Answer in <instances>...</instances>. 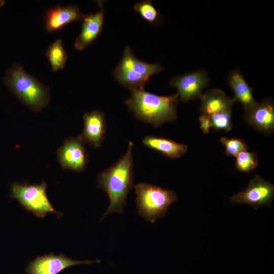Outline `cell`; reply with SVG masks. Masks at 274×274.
I'll return each instance as SVG.
<instances>
[{"mask_svg":"<svg viewBox=\"0 0 274 274\" xmlns=\"http://www.w3.org/2000/svg\"><path fill=\"white\" fill-rule=\"evenodd\" d=\"M200 127L202 132L207 134L209 132L210 129L212 127L211 117L210 116L202 114L199 117Z\"/></svg>","mask_w":274,"mask_h":274,"instance_id":"cb8c5ba5","label":"cell"},{"mask_svg":"<svg viewBox=\"0 0 274 274\" xmlns=\"http://www.w3.org/2000/svg\"><path fill=\"white\" fill-rule=\"evenodd\" d=\"M227 82L234 93V100L240 102L245 110L256 102L252 88L249 86L238 69H234L230 72Z\"/></svg>","mask_w":274,"mask_h":274,"instance_id":"9a60e30c","label":"cell"},{"mask_svg":"<svg viewBox=\"0 0 274 274\" xmlns=\"http://www.w3.org/2000/svg\"><path fill=\"white\" fill-rule=\"evenodd\" d=\"M47 188V185L44 181L38 185L14 182L11 185V197L38 217L43 218L48 213H54L58 217L62 216L54 209L48 199Z\"/></svg>","mask_w":274,"mask_h":274,"instance_id":"5b68a950","label":"cell"},{"mask_svg":"<svg viewBox=\"0 0 274 274\" xmlns=\"http://www.w3.org/2000/svg\"><path fill=\"white\" fill-rule=\"evenodd\" d=\"M4 82L23 104L35 112H40L49 104V88L28 74L20 64H13L8 69Z\"/></svg>","mask_w":274,"mask_h":274,"instance_id":"3957f363","label":"cell"},{"mask_svg":"<svg viewBox=\"0 0 274 274\" xmlns=\"http://www.w3.org/2000/svg\"><path fill=\"white\" fill-rule=\"evenodd\" d=\"M220 142L224 146L225 154L227 156L235 157L237 154L248 149L247 144L243 141L235 138L223 137Z\"/></svg>","mask_w":274,"mask_h":274,"instance_id":"7402d4cb","label":"cell"},{"mask_svg":"<svg viewBox=\"0 0 274 274\" xmlns=\"http://www.w3.org/2000/svg\"><path fill=\"white\" fill-rule=\"evenodd\" d=\"M244 119L256 130L266 134L274 130V103L267 98L245 110Z\"/></svg>","mask_w":274,"mask_h":274,"instance_id":"30bf717a","label":"cell"},{"mask_svg":"<svg viewBox=\"0 0 274 274\" xmlns=\"http://www.w3.org/2000/svg\"><path fill=\"white\" fill-rule=\"evenodd\" d=\"M45 55L52 70L54 72L64 68L68 58L62 42L60 39L56 40L49 46Z\"/></svg>","mask_w":274,"mask_h":274,"instance_id":"d6986e66","label":"cell"},{"mask_svg":"<svg viewBox=\"0 0 274 274\" xmlns=\"http://www.w3.org/2000/svg\"><path fill=\"white\" fill-rule=\"evenodd\" d=\"M273 195V184L256 175L245 190L233 195L230 200L233 203L248 204L258 209L268 204Z\"/></svg>","mask_w":274,"mask_h":274,"instance_id":"ba28073f","label":"cell"},{"mask_svg":"<svg viewBox=\"0 0 274 274\" xmlns=\"http://www.w3.org/2000/svg\"><path fill=\"white\" fill-rule=\"evenodd\" d=\"M100 9L95 13L84 14L82 20V29L74 43L75 48L84 50L93 42L101 32L104 23L105 10L102 3H99Z\"/></svg>","mask_w":274,"mask_h":274,"instance_id":"8fae6325","label":"cell"},{"mask_svg":"<svg viewBox=\"0 0 274 274\" xmlns=\"http://www.w3.org/2000/svg\"><path fill=\"white\" fill-rule=\"evenodd\" d=\"M235 157V167L239 171L249 173L258 165V159L255 152L243 151Z\"/></svg>","mask_w":274,"mask_h":274,"instance_id":"44dd1931","label":"cell"},{"mask_svg":"<svg viewBox=\"0 0 274 274\" xmlns=\"http://www.w3.org/2000/svg\"><path fill=\"white\" fill-rule=\"evenodd\" d=\"M143 145L150 149L158 151L171 158L182 156L187 151L188 147L167 139L148 135L143 141Z\"/></svg>","mask_w":274,"mask_h":274,"instance_id":"e0dca14e","label":"cell"},{"mask_svg":"<svg viewBox=\"0 0 274 274\" xmlns=\"http://www.w3.org/2000/svg\"><path fill=\"white\" fill-rule=\"evenodd\" d=\"M118 65L131 69L148 79L164 69L159 63H149L139 60L134 55L129 46H126L124 49L123 57Z\"/></svg>","mask_w":274,"mask_h":274,"instance_id":"2e32d148","label":"cell"},{"mask_svg":"<svg viewBox=\"0 0 274 274\" xmlns=\"http://www.w3.org/2000/svg\"><path fill=\"white\" fill-rule=\"evenodd\" d=\"M100 262L99 260H74L63 254L55 255L50 253L38 256L30 261L26 266L25 271L27 274H58L70 266Z\"/></svg>","mask_w":274,"mask_h":274,"instance_id":"8992f818","label":"cell"},{"mask_svg":"<svg viewBox=\"0 0 274 274\" xmlns=\"http://www.w3.org/2000/svg\"><path fill=\"white\" fill-rule=\"evenodd\" d=\"M201 105L199 108L202 114L212 116L227 111H232L235 100L227 96L219 89L210 90L199 97Z\"/></svg>","mask_w":274,"mask_h":274,"instance_id":"5bb4252c","label":"cell"},{"mask_svg":"<svg viewBox=\"0 0 274 274\" xmlns=\"http://www.w3.org/2000/svg\"><path fill=\"white\" fill-rule=\"evenodd\" d=\"M83 14L77 6H56L49 9L45 16V27L51 32L60 29L74 21H82Z\"/></svg>","mask_w":274,"mask_h":274,"instance_id":"4fadbf2b","label":"cell"},{"mask_svg":"<svg viewBox=\"0 0 274 274\" xmlns=\"http://www.w3.org/2000/svg\"><path fill=\"white\" fill-rule=\"evenodd\" d=\"M209 81L207 72L200 69L174 77L170 80L169 84L178 90L181 101L188 102L199 97Z\"/></svg>","mask_w":274,"mask_h":274,"instance_id":"9c48e42d","label":"cell"},{"mask_svg":"<svg viewBox=\"0 0 274 274\" xmlns=\"http://www.w3.org/2000/svg\"><path fill=\"white\" fill-rule=\"evenodd\" d=\"M85 143L80 135L65 140L57 151V157L62 168L78 172L86 169L88 156Z\"/></svg>","mask_w":274,"mask_h":274,"instance_id":"52a82bcc","label":"cell"},{"mask_svg":"<svg viewBox=\"0 0 274 274\" xmlns=\"http://www.w3.org/2000/svg\"><path fill=\"white\" fill-rule=\"evenodd\" d=\"M133 143H128L124 155L115 164L97 175V187L108 195L109 204L101 220L110 213H122L127 194L133 185Z\"/></svg>","mask_w":274,"mask_h":274,"instance_id":"6da1fadb","label":"cell"},{"mask_svg":"<svg viewBox=\"0 0 274 274\" xmlns=\"http://www.w3.org/2000/svg\"><path fill=\"white\" fill-rule=\"evenodd\" d=\"M178 97V93L160 96L144 89H136L131 91L126 105L138 119L158 127L164 122L176 119Z\"/></svg>","mask_w":274,"mask_h":274,"instance_id":"7a4b0ae2","label":"cell"},{"mask_svg":"<svg viewBox=\"0 0 274 274\" xmlns=\"http://www.w3.org/2000/svg\"><path fill=\"white\" fill-rule=\"evenodd\" d=\"M84 128L79 135L85 143L95 148L99 147L105 137L106 123L102 112L94 110L83 116Z\"/></svg>","mask_w":274,"mask_h":274,"instance_id":"7c38bea8","label":"cell"},{"mask_svg":"<svg viewBox=\"0 0 274 274\" xmlns=\"http://www.w3.org/2000/svg\"><path fill=\"white\" fill-rule=\"evenodd\" d=\"M232 111L222 112L211 116L212 127L228 131L232 128Z\"/></svg>","mask_w":274,"mask_h":274,"instance_id":"603a6c76","label":"cell"},{"mask_svg":"<svg viewBox=\"0 0 274 274\" xmlns=\"http://www.w3.org/2000/svg\"><path fill=\"white\" fill-rule=\"evenodd\" d=\"M133 9L146 21L152 24H157L160 19V13L149 0H145L135 4Z\"/></svg>","mask_w":274,"mask_h":274,"instance_id":"ffe728a7","label":"cell"},{"mask_svg":"<svg viewBox=\"0 0 274 274\" xmlns=\"http://www.w3.org/2000/svg\"><path fill=\"white\" fill-rule=\"evenodd\" d=\"M113 74L120 84L129 89L131 91L144 89L145 85L149 80L132 70L119 65L114 70Z\"/></svg>","mask_w":274,"mask_h":274,"instance_id":"ac0fdd59","label":"cell"},{"mask_svg":"<svg viewBox=\"0 0 274 274\" xmlns=\"http://www.w3.org/2000/svg\"><path fill=\"white\" fill-rule=\"evenodd\" d=\"M133 187L140 215L152 223L164 217L170 204L178 199L174 191L155 185L141 183Z\"/></svg>","mask_w":274,"mask_h":274,"instance_id":"277c9868","label":"cell"},{"mask_svg":"<svg viewBox=\"0 0 274 274\" xmlns=\"http://www.w3.org/2000/svg\"><path fill=\"white\" fill-rule=\"evenodd\" d=\"M5 1L4 0H0V7H2L5 4Z\"/></svg>","mask_w":274,"mask_h":274,"instance_id":"d4e9b609","label":"cell"}]
</instances>
